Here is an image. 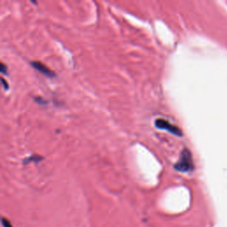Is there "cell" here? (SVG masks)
<instances>
[{
  "instance_id": "obj_1",
  "label": "cell",
  "mask_w": 227,
  "mask_h": 227,
  "mask_svg": "<svg viewBox=\"0 0 227 227\" xmlns=\"http://www.w3.org/2000/svg\"><path fill=\"white\" fill-rule=\"evenodd\" d=\"M174 168L179 172H189L194 169L192 154L187 148L183 149L178 161L174 165Z\"/></svg>"
},
{
  "instance_id": "obj_2",
  "label": "cell",
  "mask_w": 227,
  "mask_h": 227,
  "mask_svg": "<svg viewBox=\"0 0 227 227\" xmlns=\"http://www.w3.org/2000/svg\"><path fill=\"white\" fill-rule=\"evenodd\" d=\"M154 125H155V127H157L158 129L167 131L172 133V134L175 135V136H177V137H182V136H183L182 131H181L177 126L173 125L172 124L169 123V122H168L167 120H165V119H162V118L156 119L155 122H154Z\"/></svg>"
},
{
  "instance_id": "obj_3",
  "label": "cell",
  "mask_w": 227,
  "mask_h": 227,
  "mask_svg": "<svg viewBox=\"0 0 227 227\" xmlns=\"http://www.w3.org/2000/svg\"><path fill=\"white\" fill-rule=\"evenodd\" d=\"M31 66L37 69V71H39L41 74H43L45 76L48 77V78H52V77H55L56 76V74L51 70L47 66H45L44 63L42 62H39V61H32L31 62Z\"/></svg>"
},
{
  "instance_id": "obj_4",
  "label": "cell",
  "mask_w": 227,
  "mask_h": 227,
  "mask_svg": "<svg viewBox=\"0 0 227 227\" xmlns=\"http://www.w3.org/2000/svg\"><path fill=\"white\" fill-rule=\"evenodd\" d=\"M41 160H42V157H41V156H39V155H32V156H30V157H29V158L24 159V160H23V163H24V164H28V163L30 162H38L41 161Z\"/></svg>"
},
{
  "instance_id": "obj_5",
  "label": "cell",
  "mask_w": 227,
  "mask_h": 227,
  "mask_svg": "<svg viewBox=\"0 0 227 227\" xmlns=\"http://www.w3.org/2000/svg\"><path fill=\"white\" fill-rule=\"evenodd\" d=\"M2 224H3V226L4 227H13L12 226V224H11V223H10V221L9 220H7V219H6L5 217H2Z\"/></svg>"
},
{
  "instance_id": "obj_6",
  "label": "cell",
  "mask_w": 227,
  "mask_h": 227,
  "mask_svg": "<svg viewBox=\"0 0 227 227\" xmlns=\"http://www.w3.org/2000/svg\"><path fill=\"white\" fill-rule=\"evenodd\" d=\"M6 70H7V68H6V65L2 62V63H1V65H0V71H1V73H2V74H4V75H7Z\"/></svg>"
},
{
  "instance_id": "obj_7",
  "label": "cell",
  "mask_w": 227,
  "mask_h": 227,
  "mask_svg": "<svg viewBox=\"0 0 227 227\" xmlns=\"http://www.w3.org/2000/svg\"><path fill=\"white\" fill-rule=\"evenodd\" d=\"M1 82H2V83H3V86H4L5 90H7V89H8V83L6 82V80H5L4 78H2Z\"/></svg>"
}]
</instances>
